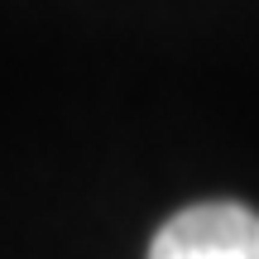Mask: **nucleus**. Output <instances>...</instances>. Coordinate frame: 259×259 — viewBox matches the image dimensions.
Returning a JSON list of instances; mask_svg holds the SVG:
<instances>
[{"label":"nucleus","mask_w":259,"mask_h":259,"mask_svg":"<svg viewBox=\"0 0 259 259\" xmlns=\"http://www.w3.org/2000/svg\"><path fill=\"white\" fill-rule=\"evenodd\" d=\"M149 259H259V211L240 202H197L158 226Z\"/></svg>","instance_id":"1"}]
</instances>
